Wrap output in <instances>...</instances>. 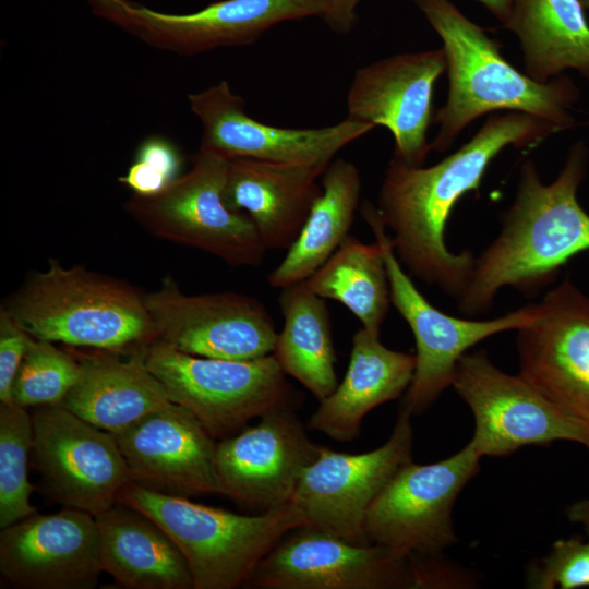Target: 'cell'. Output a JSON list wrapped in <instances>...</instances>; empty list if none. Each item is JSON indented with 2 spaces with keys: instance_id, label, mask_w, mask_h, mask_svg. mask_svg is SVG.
Instances as JSON below:
<instances>
[{
  "instance_id": "6da1fadb",
  "label": "cell",
  "mask_w": 589,
  "mask_h": 589,
  "mask_svg": "<svg viewBox=\"0 0 589 589\" xmlns=\"http://www.w3.org/2000/svg\"><path fill=\"white\" fill-rule=\"evenodd\" d=\"M558 130L525 112L509 111L485 120L474 136L454 154L430 167L409 166L393 157L385 171L377 213L390 231L394 251L411 275L457 299L467 287L474 255L450 252L445 228L456 203L478 190L500 152L528 147Z\"/></svg>"
},
{
  "instance_id": "7a4b0ae2",
  "label": "cell",
  "mask_w": 589,
  "mask_h": 589,
  "mask_svg": "<svg viewBox=\"0 0 589 589\" xmlns=\"http://www.w3.org/2000/svg\"><path fill=\"white\" fill-rule=\"evenodd\" d=\"M587 165L582 143L572 147L550 184L541 181L532 160L521 165L517 194L502 230L476 259L469 283L456 299L464 315L488 311L504 287L532 296L554 281L570 259L589 251V215L577 200Z\"/></svg>"
},
{
  "instance_id": "3957f363",
  "label": "cell",
  "mask_w": 589,
  "mask_h": 589,
  "mask_svg": "<svg viewBox=\"0 0 589 589\" xmlns=\"http://www.w3.org/2000/svg\"><path fill=\"white\" fill-rule=\"evenodd\" d=\"M443 43L448 96L434 122L438 132L431 149L445 152L477 118L493 111L525 112L558 131L572 128L569 109L578 88L567 76L540 83L512 65L498 44L449 0H413Z\"/></svg>"
},
{
  "instance_id": "277c9868",
  "label": "cell",
  "mask_w": 589,
  "mask_h": 589,
  "mask_svg": "<svg viewBox=\"0 0 589 589\" xmlns=\"http://www.w3.org/2000/svg\"><path fill=\"white\" fill-rule=\"evenodd\" d=\"M4 309L33 338L122 353L157 339L145 293L127 281L50 260Z\"/></svg>"
},
{
  "instance_id": "5b68a950",
  "label": "cell",
  "mask_w": 589,
  "mask_h": 589,
  "mask_svg": "<svg viewBox=\"0 0 589 589\" xmlns=\"http://www.w3.org/2000/svg\"><path fill=\"white\" fill-rule=\"evenodd\" d=\"M118 502L143 513L168 533L189 565L194 589L243 586L287 532L306 525L303 513L292 502L260 515H240L132 482L122 490Z\"/></svg>"
},
{
  "instance_id": "8992f818",
  "label": "cell",
  "mask_w": 589,
  "mask_h": 589,
  "mask_svg": "<svg viewBox=\"0 0 589 589\" xmlns=\"http://www.w3.org/2000/svg\"><path fill=\"white\" fill-rule=\"evenodd\" d=\"M228 163L200 148L188 172L154 195L132 194L124 208L159 239L203 251L235 267L257 266L266 248L251 219L224 201Z\"/></svg>"
},
{
  "instance_id": "52a82bcc",
  "label": "cell",
  "mask_w": 589,
  "mask_h": 589,
  "mask_svg": "<svg viewBox=\"0 0 589 589\" xmlns=\"http://www.w3.org/2000/svg\"><path fill=\"white\" fill-rule=\"evenodd\" d=\"M145 361L172 402L190 410L215 440L232 436L272 409L292 402L273 354L248 361L191 356L155 340Z\"/></svg>"
},
{
  "instance_id": "ba28073f",
  "label": "cell",
  "mask_w": 589,
  "mask_h": 589,
  "mask_svg": "<svg viewBox=\"0 0 589 589\" xmlns=\"http://www.w3.org/2000/svg\"><path fill=\"white\" fill-rule=\"evenodd\" d=\"M361 214L383 252L390 302L414 337V373L400 408L411 416L419 414L452 386L457 363L470 348L491 336L529 324L537 314V303L483 321L446 314L426 300L402 268L376 206L365 201Z\"/></svg>"
},
{
  "instance_id": "9c48e42d",
  "label": "cell",
  "mask_w": 589,
  "mask_h": 589,
  "mask_svg": "<svg viewBox=\"0 0 589 589\" xmlns=\"http://www.w3.org/2000/svg\"><path fill=\"white\" fill-rule=\"evenodd\" d=\"M481 456L468 443L446 459L402 465L370 506V543L406 556L443 553L457 541L452 513L457 496L479 472Z\"/></svg>"
},
{
  "instance_id": "30bf717a",
  "label": "cell",
  "mask_w": 589,
  "mask_h": 589,
  "mask_svg": "<svg viewBox=\"0 0 589 589\" xmlns=\"http://www.w3.org/2000/svg\"><path fill=\"white\" fill-rule=\"evenodd\" d=\"M452 386L474 418L470 444L483 456L502 457L555 441L589 448V431L549 400L519 373L498 369L483 350L465 353Z\"/></svg>"
},
{
  "instance_id": "8fae6325",
  "label": "cell",
  "mask_w": 589,
  "mask_h": 589,
  "mask_svg": "<svg viewBox=\"0 0 589 589\" xmlns=\"http://www.w3.org/2000/svg\"><path fill=\"white\" fill-rule=\"evenodd\" d=\"M33 461L44 485L63 507L97 516L131 483L113 434L62 405L34 408Z\"/></svg>"
},
{
  "instance_id": "7c38bea8",
  "label": "cell",
  "mask_w": 589,
  "mask_h": 589,
  "mask_svg": "<svg viewBox=\"0 0 589 589\" xmlns=\"http://www.w3.org/2000/svg\"><path fill=\"white\" fill-rule=\"evenodd\" d=\"M360 0H221L204 9L172 14L128 2L125 29L151 46L180 55L248 45L272 26L308 16L323 19L346 33L356 22Z\"/></svg>"
},
{
  "instance_id": "4fadbf2b",
  "label": "cell",
  "mask_w": 589,
  "mask_h": 589,
  "mask_svg": "<svg viewBox=\"0 0 589 589\" xmlns=\"http://www.w3.org/2000/svg\"><path fill=\"white\" fill-rule=\"evenodd\" d=\"M157 339L181 352L248 361L273 354L277 332L264 304L238 292L187 294L171 276L145 293Z\"/></svg>"
},
{
  "instance_id": "5bb4252c",
  "label": "cell",
  "mask_w": 589,
  "mask_h": 589,
  "mask_svg": "<svg viewBox=\"0 0 589 589\" xmlns=\"http://www.w3.org/2000/svg\"><path fill=\"white\" fill-rule=\"evenodd\" d=\"M242 587L259 589H416L409 557L356 544L302 525L287 532Z\"/></svg>"
},
{
  "instance_id": "9a60e30c",
  "label": "cell",
  "mask_w": 589,
  "mask_h": 589,
  "mask_svg": "<svg viewBox=\"0 0 589 589\" xmlns=\"http://www.w3.org/2000/svg\"><path fill=\"white\" fill-rule=\"evenodd\" d=\"M412 460L411 413L400 408L389 438L361 454L321 453L304 470L292 503L306 525L356 544H372L365 530L368 510L396 471Z\"/></svg>"
},
{
  "instance_id": "2e32d148",
  "label": "cell",
  "mask_w": 589,
  "mask_h": 589,
  "mask_svg": "<svg viewBox=\"0 0 589 589\" xmlns=\"http://www.w3.org/2000/svg\"><path fill=\"white\" fill-rule=\"evenodd\" d=\"M519 374L589 431V296L566 277L517 329Z\"/></svg>"
},
{
  "instance_id": "e0dca14e",
  "label": "cell",
  "mask_w": 589,
  "mask_h": 589,
  "mask_svg": "<svg viewBox=\"0 0 589 589\" xmlns=\"http://www.w3.org/2000/svg\"><path fill=\"white\" fill-rule=\"evenodd\" d=\"M291 404L217 442L215 462L223 495L261 512L292 502L322 445L309 437Z\"/></svg>"
},
{
  "instance_id": "ac0fdd59",
  "label": "cell",
  "mask_w": 589,
  "mask_h": 589,
  "mask_svg": "<svg viewBox=\"0 0 589 589\" xmlns=\"http://www.w3.org/2000/svg\"><path fill=\"white\" fill-rule=\"evenodd\" d=\"M202 123L200 148L226 159L254 158L327 168L346 145L375 125L347 117L320 129H287L256 121L226 81L188 96Z\"/></svg>"
},
{
  "instance_id": "d6986e66",
  "label": "cell",
  "mask_w": 589,
  "mask_h": 589,
  "mask_svg": "<svg viewBox=\"0 0 589 589\" xmlns=\"http://www.w3.org/2000/svg\"><path fill=\"white\" fill-rule=\"evenodd\" d=\"M0 572L17 588H94L103 573L95 516L64 507L2 528Z\"/></svg>"
},
{
  "instance_id": "ffe728a7",
  "label": "cell",
  "mask_w": 589,
  "mask_h": 589,
  "mask_svg": "<svg viewBox=\"0 0 589 589\" xmlns=\"http://www.w3.org/2000/svg\"><path fill=\"white\" fill-rule=\"evenodd\" d=\"M443 49L401 53L360 68L347 96L349 118L383 125L395 140L394 157L422 166L429 152L433 87L446 70Z\"/></svg>"
},
{
  "instance_id": "44dd1931",
  "label": "cell",
  "mask_w": 589,
  "mask_h": 589,
  "mask_svg": "<svg viewBox=\"0 0 589 589\" xmlns=\"http://www.w3.org/2000/svg\"><path fill=\"white\" fill-rule=\"evenodd\" d=\"M113 435L132 483L184 498L221 494L217 442L184 407L171 401Z\"/></svg>"
},
{
  "instance_id": "7402d4cb",
  "label": "cell",
  "mask_w": 589,
  "mask_h": 589,
  "mask_svg": "<svg viewBox=\"0 0 589 589\" xmlns=\"http://www.w3.org/2000/svg\"><path fill=\"white\" fill-rule=\"evenodd\" d=\"M325 167L229 159L224 201L253 223L266 250H288L322 193Z\"/></svg>"
},
{
  "instance_id": "603a6c76",
  "label": "cell",
  "mask_w": 589,
  "mask_h": 589,
  "mask_svg": "<svg viewBox=\"0 0 589 589\" xmlns=\"http://www.w3.org/2000/svg\"><path fill=\"white\" fill-rule=\"evenodd\" d=\"M145 350L80 352V380L61 405L111 434L169 405L166 388L146 364Z\"/></svg>"
},
{
  "instance_id": "cb8c5ba5",
  "label": "cell",
  "mask_w": 589,
  "mask_h": 589,
  "mask_svg": "<svg viewBox=\"0 0 589 589\" xmlns=\"http://www.w3.org/2000/svg\"><path fill=\"white\" fill-rule=\"evenodd\" d=\"M414 366V354L387 348L380 335L361 327L352 337L342 381L320 401L309 419V429L339 442L357 438L362 420L371 410L406 393Z\"/></svg>"
},
{
  "instance_id": "d4e9b609",
  "label": "cell",
  "mask_w": 589,
  "mask_h": 589,
  "mask_svg": "<svg viewBox=\"0 0 589 589\" xmlns=\"http://www.w3.org/2000/svg\"><path fill=\"white\" fill-rule=\"evenodd\" d=\"M103 572L127 589H194L175 541L153 519L117 502L95 516Z\"/></svg>"
},
{
  "instance_id": "484cf974",
  "label": "cell",
  "mask_w": 589,
  "mask_h": 589,
  "mask_svg": "<svg viewBox=\"0 0 589 589\" xmlns=\"http://www.w3.org/2000/svg\"><path fill=\"white\" fill-rule=\"evenodd\" d=\"M503 26L517 36L525 73L534 81L568 69L589 77V23L580 0H515Z\"/></svg>"
},
{
  "instance_id": "4316f807",
  "label": "cell",
  "mask_w": 589,
  "mask_h": 589,
  "mask_svg": "<svg viewBox=\"0 0 589 589\" xmlns=\"http://www.w3.org/2000/svg\"><path fill=\"white\" fill-rule=\"evenodd\" d=\"M322 193L283 261L269 273L271 287L284 289L308 279L349 237L360 202L357 167L333 159L322 175Z\"/></svg>"
},
{
  "instance_id": "83f0119b",
  "label": "cell",
  "mask_w": 589,
  "mask_h": 589,
  "mask_svg": "<svg viewBox=\"0 0 589 589\" xmlns=\"http://www.w3.org/2000/svg\"><path fill=\"white\" fill-rule=\"evenodd\" d=\"M279 303L284 326L277 334L273 356L286 375L296 378L321 401L338 385L325 299L301 281L281 289Z\"/></svg>"
},
{
  "instance_id": "f1b7e54d",
  "label": "cell",
  "mask_w": 589,
  "mask_h": 589,
  "mask_svg": "<svg viewBox=\"0 0 589 589\" xmlns=\"http://www.w3.org/2000/svg\"><path fill=\"white\" fill-rule=\"evenodd\" d=\"M323 299L344 304L368 332L380 335L390 303L389 280L381 247L349 236L308 279Z\"/></svg>"
},
{
  "instance_id": "f546056e",
  "label": "cell",
  "mask_w": 589,
  "mask_h": 589,
  "mask_svg": "<svg viewBox=\"0 0 589 589\" xmlns=\"http://www.w3.org/2000/svg\"><path fill=\"white\" fill-rule=\"evenodd\" d=\"M33 447L32 414L14 404L0 405V527H8L37 510L31 504L33 484L27 462Z\"/></svg>"
},
{
  "instance_id": "4dcf8cb0",
  "label": "cell",
  "mask_w": 589,
  "mask_h": 589,
  "mask_svg": "<svg viewBox=\"0 0 589 589\" xmlns=\"http://www.w3.org/2000/svg\"><path fill=\"white\" fill-rule=\"evenodd\" d=\"M82 365L55 342L33 339L12 386V404L22 408L61 405L80 380Z\"/></svg>"
},
{
  "instance_id": "1f68e13d",
  "label": "cell",
  "mask_w": 589,
  "mask_h": 589,
  "mask_svg": "<svg viewBox=\"0 0 589 589\" xmlns=\"http://www.w3.org/2000/svg\"><path fill=\"white\" fill-rule=\"evenodd\" d=\"M183 157L168 139L153 135L137 147L133 163L118 181L136 195H154L181 173Z\"/></svg>"
},
{
  "instance_id": "d6a6232c",
  "label": "cell",
  "mask_w": 589,
  "mask_h": 589,
  "mask_svg": "<svg viewBox=\"0 0 589 589\" xmlns=\"http://www.w3.org/2000/svg\"><path fill=\"white\" fill-rule=\"evenodd\" d=\"M529 585L537 589L589 587V544L580 537L560 539L538 565L530 568Z\"/></svg>"
},
{
  "instance_id": "836d02e7",
  "label": "cell",
  "mask_w": 589,
  "mask_h": 589,
  "mask_svg": "<svg viewBox=\"0 0 589 589\" xmlns=\"http://www.w3.org/2000/svg\"><path fill=\"white\" fill-rule=\"evenodd\" d=\"M34 338L11 314L0 311V402L12 404V386L25 353Z\"/></svg>"
},
{
  "instance_id": "e575fe53",
  "label": "cell",
  "mask_w": 589,
  "mask_h": 589,
  "mask_svg": "<svg viewBox=\"0 0 589 589\" xmlns=\"http://www.w3.org/2000/svg\"><path fill=\"white\" fill-rule=\"evenodd\" d=\"M413 570L416 589L462 588L471 580L459 567L443 557V553L409 557Z\"/></svg>"
},
{
  "instance_id": "d590c367",
  "label": "cell",
  "mask_w": 589,
  "mask_h": 589,
  "mask_svg": "<svg viewBox=\"0 0 589 589\" xmlns=\"http://www.w3.org/2000/svg\"><path fill=\"white\" fill-rule=\"evenodd\" d=\"M94 13L123 28L127 26L128 14L125 0H86Z\"/></svg>"
},
{
  "instance_id": "8d00e7d4",
  "label": "cell",
  "mask_w": 589,
  "mask_h": 589,
  "mask_svg": "<svg viewBox=\"0 0 589 589\" xmlns=\"http://www.w3.org/2000/svg\"><path fill=\"white\" fill-rule=\"evenodd\" d=\"M567 517L572 522L582 527L589 544V498L580 500L570 505L567 509Z\"/></svg>"
},
{
  "instance_id": "74e56055",
  "label": "cell",
  "mask_w": 589,
  "mask_h": 589,
  "mask_svg": "<svg viewBox=\"0 0 589 589\" xmlns=\"http://www.w3.org/2000/svg\"><path fill=\"white\" fill-rule=\"evenodd\" d=\"M490 13H492L502 24H504L510 13L515 0H478Z\"/></svg>"
},
{
  "instance_id": "f35d334b",
  "label": "cell",
  "mask_w": 589,
  "mask_h": 589,
  "mask_svg": "<svg viewBox=\"0 0 589 589\" xmlns=\"http://www.w3.org/2000/svg\"><path fill=\"white\" fill-rule=\"evenodd\" d=\"M584 8L589 10V0H580Z\"/></svg>"
}]
</instances>
